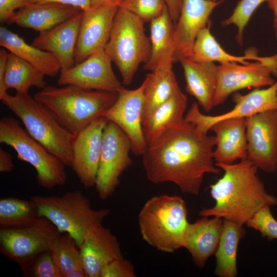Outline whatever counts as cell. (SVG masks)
Returning a JSON list of instances; mask_svg holds the SVG:
<instances>
[{
  "label": "cell",
  "instance_id": "6da1fadb",
  "mask_svg": "<svg viewBox=\"0 0 277 277\" xmlns=\"http://www.w3.org/2000/svg\"><path fill=\"white\" fill-rule=\"evenodd\" d=\"M215 142V136L184 120L148 146L142 156L147 179L154 184L171 182L184 193L199 194L205 175L220 171L213 163Z\"/></svg>",
  "mask_w": 277,
  "mask_h": 277
},
{
  "label": "cell",
  "instance_id": "7a4b0ae2",
  "mask_svg": "<svg viewBox=\"0 0 277 277\" xmlns=\"http://www.w3.org/2000/svg\"><path fill=\"white\" fill-rule=\"evenodd\" d=\"M215 165L224 174L210 187L214 205L202 209L200 216L218 217L243 225L265 207L277 205V198L266 191L258 174L259 169L247 159Z\"/></svg>",
  "mask_w": 277,
  "mask_h": 277
},
{
  "label": "cell",
  "instance_id": "3957f363",
  "mask_svg": "<svg viewBox=\"0 0 277 277\" xmlns=\"http://www.w3.org/2000/svg\"><path fill=\"white\" fill-rule=\"evenodd\" d=\"M68 131L77 135L116 101L117 92L73 85H47L34 95Z\"/></svg>",
  "mask_w": 277,
  "mask_h": 277
},
{
  "label": "cell",
  "instance_id": "277c9868",
  "mask_svg": "<svg viewBox=\"0 0 277 277\" xmlns=\"http://www.w3.org/2000/svg\"><path fill=\"white\" fill-rule=\"evenodd\" d=\"M186 204L179 195L162 194L147 200L138 215L143 239L159 251L172 253L184 248L189 222Z\"/></svg>",
  "mask_w": 277,
  "mask_h": 277
},
{
  "label": "cell",
  "instance_id": "5b68a950",
  "mask_svg": "<svg viewBox=\"0 0 277 277\" xmlns=\"http://www.w3.org/2000/svg\"><path fill=\"white\" fill-rule=\"evenodd\" d=\"M2 103L22 122L26 130L49 151L71 166L73 159V135L57 121L53 114L28 93H8Z\"/></svg>",
  "mask_w": 277,
  "mask_h": 277
},
{
  "label": "cell",
  "instance_id": "8992f818",
  "mask_svg": "<svg viewBox=\"0 0 277 277\" xmlns=\"http://www.w3.org/2000/svg\"><path fill=\"white\" fill-rule=\"evenodd\" d=\"M144 22L134 14L119 7L114 17L105 51L120 71L122 84L130 85L141 64H146L151 52Z\"/></svg>",
  "mask_w": 277,
  "mask_h": 277
},
{
  "label": "cell",
  "instance_id": "52a82bcc",
  "mask_svg": "<svg viewBox=\"0 0 277 277\" xmlns=\"http://www.w3.org/2000/svg\"><path fill=\"white\" fill-rule=\"evenodd\" d=\"M30 200L35 204L39 216L48 220L62 233L70 234L78 248L87 230L102 224L110 213L108 209H93L89 199L79 190L61 196L35 195Z\"/></svg>",
  "mask_w": 277,
  "mask_h": 277
},
{
  "label": "cell",
  "instance_id": "ba28073f",
  "mask_svg": "<svg viewBox=\"0 0 277 277\" xmlns=\"http://www.w3.org/2000/svg\"><path fill=\"white\" fill-rule=\"evenodd\" d=\"M0 142L12 147L18 159L35 169L41 187L51 189L66 184L64 163L32 137L16 119L6 116L1 118Z\"/></svg>",
  "mask_w": 277,
  "mask_h": 277
},
{
  "label": "cell",
  "instance_id": "9c48e42d",
  "mask_svg": "<svg viewBox=\"0 0 277 277\" xmlns=\"http://www.w3.org/2000/svg\"><path fill=\"white\" fill-rule=\"evenodd\" d=\"M62 233L48 220L39 216L26 227L1 228L0 250L23 271L39 254L51 251Z\"/></svg>",
  "mask_w": 277,
  "mask_h": 277
},
{
  "label": "cell",
  "instance_id": "30bf717a",
  "mask_svg": "<svg viewBox=\"0 0 277 277\" xmlns=\"http://www.w3.org/2000/svg\"><path fill=\"white\" fill-rule=\"evenodd\" d=\"M131 143L115 123L108 121L103 131L102 152L95 187L99 197L106 200L120 184L123 173L132 163Z\"/></svg>",
  "mask_w": 277,
  "mask_h": 277
},
{
  "label": "cell",
  "instance_id": "8fae6325",
  "mask_svg": "<svg viewBox=\"0 0 277 277\" xmlns=\"http://www.w3.org/2000/svg\"><path fill=\"white\" fill-rule=\"evenodd\" d=\"M216 88L214 107L223 104L233 92L246 88H260L274 83L272 74H277V54L260 56L254 62L239 64L230 62L217 67Z\"/></svg>",
  "mask_w": 277,
  "mask_h": 277
},
{
  "label": "cell",
  "instance_id": "7c38bea8",
  "mask_svg": "<svg viewBox=\"0 0 277 277\" xmlns=\"http://www.w3.org/2000/svg\"><path fill=\"white\" fill-rule=\"evenodd\" d=\"M247 157L259 169L277 171V109L246 118Z\"/></svg>",
  "mask_w": 277,
  "mask_h": 277
},
{
  "label": "cell",
  "instance_id": "4fadbf2b",
  "mask_svg": "<svg viewBox=\"0 0 277 277\" xmlns=\"http://www.w3.org/2000/svg\"><path fill=\"white\" fill-rule=\"evenodd\" d=\"M233 101L235 106L230 111L216 115L203 114L199 104L193 102L185 115L184 120L195 125L196 129L207 134L211 127L223 120L247 118L258 113L277 109V81L265 89L255 88L248 93H236Z\"/></svg>",
  "mask_w": 277,
  "mask_h": 277
},
{
  "label": "cell",
  "instance_id": "5bb4252c",
  "mask_svg": "<svg viewBox=\"0 0 277 277\" xmlns=\"http://www.w3.org/2000/svg\"><path fill=\"white\" fill-rule=\"evenodd\" d=\"M144 88L143 82L133 90L121 89L115 103L101 114L123 130L131 143V151L136 156H142L148 147L142 126Z\"/></svg>",
  "mask_w": 277,
  "mask_h": 277
},
{
  "label": "cell",
  "instance_id": "9a60e30c",
  "mask_svg": "<svg viewBox=\"0 0 277 277\" xmlns=\"http://www.w3.org/2000/svg\"><path fill=\"white\" fill-rule=\"evenodd\" d=\"M112 62L105 50L96 52L71 68L61 71L57 83L87 90L118 92L124 86L112 69Z\"/></svg>",
  "mask_w": 277,
  "mask_h": 277
},
{
  "label": "cell",
  "instance_id": "2e32d148",
  "mask_svg": "<svg viewBox=\"0 0 277 277\" xmlns=\"http://www.w3.org/2000/svg\"><path fill=\"white\" fill-rule=\"evenodd\" d=\"M223 0H182L180 16L173 33V63L189 58L200 31L210 23V16Z\"/></svg>",
  "mask_w": 277,
  "mask_h": 277
},
{
  "label": "cell",
  "instance_id": "e0dca14e",
  "mask_svg": "<svg viewBox=\"0 0 277 277\" xmlns=\"http://www.w3.org/2000/svg\"><path fill=\"white\" fill-rule=\"evenodd\" d=\"M119 7L105 4L83 11L75 50V64L105 50Z\"/></svg>",
  "mask_w": 277,
  "mask_h": 277
},
{
  "label": "cell",
  "instance_id": "ac0fdd59",
  "mask_svg": "<svg viewBox=\"0 0 277 277\" xmlns=\"http://www.w3.org/2000/svg\"><path fill=\"white\" fill-rule=\"evenodd\" d=\"M109 121L100 116L76 135L71 167L86 188L95 186L103 145L104 129Z\"/></svg>",
  "mask_w": 277,
  "mask_h": 277
},
{
  "label": "cell",
  "instance_id": "d6986e66",
  "mask_svg": "<svg viewBox=\"0 0 277 277\" xmlns=\"http://www.w3.org/2000/svg\"><path fill=\"white\" fill-rule=\"evenodd\" d=\"M79 250L86 277H101L106 265L123 258L117 238L102 224L87 230Z\"/></svg>",
  "mask_w": 277,
  "mask_h": 277
},
{
  "label": "cell",
  "instance_id": "ffe728a7",
  "mask_svg": "<svg viewBox=\"0 0 277 277\" xmlns=\"http://www.w3.org/2000/svg\"><path fill=\"white\" fill-rule=\"evenodd\" d=\"M83 11L55 27L42 32L31 44L52 53L59 62L61 71L75 65L74 54Z\"/></svg>",
  "mask_w": 277,
  "mask_h": 277
},
{
  "label": "cell",
  "instance_id": "44dd1931",
  "mask_svg": "<svg viewBox=\"0 0 277 277\" xmlns=\"http://www.w3.org/2000/svg\"><path fill=\"white\" fill-rule=\"evenodd\" d=\"M202 217L188 224L184 236V248L199 268L204 267L208 258L215 254L223 225V219Z\"/></svg>",
  "mask_w": 277,
  "mask_h": 277
},
{
  "label": "cell",
  "instance_id": "7402d4cb",
  "mask_svg": "<svg viewBox=\"0 0 277 277\" xmlns=\"http://www.w3.org/2000/svg\"><path fill=\"white\" fill-rule=\"evenodd\" d=\"M210 131L215 134L213 158L216 163L231 164L247 159L245 118L220 121L214 124Z\"/></svg>",
  "mask_w": 277,
  "mask_h": 277
},
{
  "label": "cell",
  "instance_id": "603a6c76",
  "mask_svg": "<svg viewBox=\"0 0 277 277\" xmlns=\"http://www.w3.org/2000/svg\"><path fill=\"white\" fill-rule=\"evenodd\" d=\"M81 9L58 3H30L17 10L7 24L42 32L49 30L75 15Z\"/></svg>",
  "mask_w": 277,
  "mask_h": 277
},
{
  "label": "cell",
  "instance_id": "cb8c5ba5",
  "mask_svg": "<svg viewBox=\"0 0 277 277\" xmlns=\"http://www.w3.org/2000/svg\"><path fill=\"white\" fill-rule=\"evenodd\" d=\"M173 53V50H170L143 81L145 88L142 124L156 108L180 88L172 68Z\"/></svg>",
  "mask_w": 277,
  "mask_h": 277
},
{
  "label": "cell",
  "instance_id": "d4e9b609",
  "mask_svg": "<svg viewBox=\"0 0 277 277\" xmlns=\"http://www.w3.org/2000/svg\"><path fill=\"white\" fill-rule=\"evenodd\" d=\"M180 62L186 81V91L196 99L205 112H209L214 107L217 66L213 62H197L188 58Z\"/></svg>",
  "mask_w": 277,
  "mask_h": 277
},
{
  "label": "cell",
  "instance_id": "484cf974",
  "mask_svg": "<svg viewBox=\"0 0 277 277\" xmlns=\"http://www.w3.org/2000/svg\"><path fill=\"white\" fill-rule=\"evenodd\" d=\"M187 106V97L179 88L145 119L142 126L147 146L154 142L166 130L183 123Z\"/></svg>",
  "mask_w": 277,
  "mask_h": 277
},
{
  "label": "cell",
  "instance_id": "4316f807",
  "mask_svg": "<svg viewBox=\"0 0 277 277\" xmlns=\"http://www.w3.org/2000/svg\"><path fill=\"white\" fill-rule=\"evenodd\" d=\"M0 45L31 64L45 76L55 77L61 71V65L52 53L29 44L17 34L0 27Z\"/></svg>",
  "mask_w": 277,
  "mask_h": 277
},
{
  "label": "cell",
  "instance_id": "83f0119b",
  "mask_svg": "<svg viewBox=\"0 0 277 277\" xmlns=\"http://www.w3.org/2000/svg\"><path fill=\"white\" fill-rule=\"evenodd\" d=\"M243 225L223 220V225L215 253L214 274L219 277H235L238 274L237 252L240 241L245 236Z\"/></svg>",
  "mask_w": 277,
  "mask_h": 277
},
{
  "label": "cell",
  "instance_id": "f1b7e54d",
  "mask_svg": "<svg viewBox=\"0 0 277 277\" xmlns=\"http://www.w3.org/2000/svg\"><path fill=\"white\" fill-rule=\"evenodd\" d=\"M210 24L198 33L192 54L188 58L197 62H235L241 64H247L250 63L249 61L259 60L260 56L255 48L249 49L244 56H235L227 53L211 33Z\"/></svg>",
  "mask_w": 277,
  "mask_h": 277
},
{
  "label": "cell",
  "instance_id": "f546056e",
  "mask_svg": "<svg viewBox=\"0 0 277 277\" xmlns=\"http://www.w3.org/2000/svg\"><path fill=\"white\" fill-rule=\"evenodd\" d=\"M45 75L29 63L15 54L8 53L4 83L6 89L16 93H26L30 87L42 89L47 86Z\"/></svg>",
  "mask_w": 277,
  "mask_h": 277
},
{
  "label": "cell",
  "instance_id": "4dcf8cb0",
  "mask_svg": "<svg viewBox=\"0 0 277 277\" xmlns=\"http://www.w3.org/2000/svg\"><path fill=\"white\" fill-rule=\"evenodd\" d=\"M168 9L150 22L151 52L144 69L153 71L171 50H173L174 27Z\"/></svg>",
  "mask_w": 277,
  "mask_h": 277
},
{
  "label": "cell",
  "instance_id": "1f68e13d",
  "mask_svg": "<svg viewBox=\"0 0 277 277\" xmlns=\"http://www.w3.org/2000/svg\"><path fill=\"white\" fill-rule=\"evenodd\" d=\"M35 204L30 199L7 197L0 200L1 228L26 227L39 217Z\"/></svg>",
  "mask_w": 277,
  "mask_h": 277
},
{
  "label": "cell",
  "instance_id": "d6a6232c",
  "mask_svg": "<svg viewBox=\"0 0 277 277\" xmlns=\"http://www.w3.org/2000/svg\"><path fill=\"white\" fill-rule=\"evenodd\" d=\"M75 240L66 233L58 238L51 251L63 277H67L73 271L83 268Z\"/></svg>",
  "mask_w": 277,
  "mask_h": 277
},
{
  "label": "cell",
  "instance_id": "836d02e7",
  "mask_svg": "<svg viewBox=\"0 0 277 277\" xmlns=\"http://www.w3.org/2000/svg\"><path fill=\"white\" fill-rule=\"evenodd\" d=\"M267 0H240L231 15L223 22L224 26L234 25L237 28L236 38L239 44H243L245 27L256 9Z\"/></svg>",
  "mask_w": 277,
  "mask_h": 277
},
{
  "label": "cell",
  "instance_id": "e575fe53",
  "mask_svg": "<svg viewBox=\"0 0 277 277\" xmlns=\"http://www.w3.org/2000/svg\"><path fill=\"white\" fill-rule=\"evenodd\" d=\"M120 7L134 14L144 23L150 22L168 8L166 0H122Z\"/></svg>",
  "mask_w": 277,
  "mask_h": 277
},
{
  "label": "cell",
  "instance_id": "d590c367",
  "mask_svg": "<svg viewBox=\"0 0 277 277\" xmlns=\"http://www.w3.org/2000/svg\"><path fill=\"white\" fill-rule=\"evenodd\" d=\"M23 272L33 277H63L51 251L39 254Z\"/></svg>",
  "mask_w": 277,
  "mask_h": 277
},
{
  "label": "cell",
  "instance_id": "8d00e7d4",
  "mask_svg": "<svg viewBox=\"0 0 277 277\" xmlns=\"http://www.w3.org/2000/svg\"><path fill=\"white\" fill-rule=\"evenodd\" d=\"M246 225L258 231L263 237L277 240V221L271 212L270 207L261 209Z\"/></svg>",
  "mask_w": 277,
  "mask_h": 277
},
{
  "label": "cell",
  "instance_id": "74e56055",
  "mask_svg": "<svg viewBox=\"0 0 277 277\" xmlns=\"http://www.w3.org/2000/svg\"><path fill=\"white\" fill-rule=\"evenodd\" d=\"M134 265L129 260L122 258L115 260L103 269L101 277H135Z\"/></svg>",
  "mask_w": 277,
  "mask_h": 277
},
{
  "label": "cell",
  "instance_id": "f35d334b",
  "mask_svg": "<svg viewBox=\"0 0 277 277\" xmlns=\"http://www.w3.org/2000/svg\"><path fill=\"white\" fill-rule=\"evenodd\" d=\"M30 4L29 0H0V22L7 23L17 10Z\"/></svg>",
  "mask_w": 277,
  "mask_h": 277
},
{
  "label": "cell",
  "instance_id": "ab89813d",
  "mask_svg": "<svg viewBox=\"0 0 277 277\" xmlns=\"http://www.w3.org/2000/svg\"><path fill=\"white\" fill-rule=\"evenodd\" d=\"M30 3H58L76 7L83 11L90 7L91 0H29Z\"/></svg>",
  "mask_w": 277,
  "mask_h": 277
},
{
  "label": "cell",
  "instance_id": "60d3db41",
  "mask_svg": "<svg viewBox=\"0 0 277 277\" xmlns=\"http://www.w3.org/2000/svg\"><path fill=\"white\" fill-rule=\"evenodd\" d=\"M14 168L12 157L10 153L0 148V171L8 173L11 172Z\"/></svg>",
  "mask_w": 277,
  "mask_h": 277
},
{
  "label": "cell",
  "instance_id": "b9f144b4",
  "mask_svg": "<svg viewBox=\"0 0 277 277\" xmlns=\"http://www.w3.org/2000/svg\"><path fill=\"white\" fill-rule=\"evenodd\" d=\"M8 54V53L6 50L3 49L0 50V97L7 93L4 77Z\"/></svg>",
  "mask_w": 277,
  "mask_h": 277
},
{
  "label": "cell",
  "instance_id": "7bdbcfd3",
  "mask_svg": "<svg viewBox=\"0 0 277 277\" xmlns=\"http://www.w3.org/2000/svg\"><path fill=\"white\" fill-rule=\"evenodd\" d=\"M170 15L173 22H177L181 11L182 0H166Z\"/></svg>",
  "mask_w": 277,
  "mask_h": 277
},
{
  "label": "cell",
  "instance_id": "ee69618b",
  "mask_svg": "<svg viewBox=\"0 0 277 277\" xmlns=\"http://www.w3.org/2000/svg\"><path fill=\"white\" fill-rule=\"evenodd\" d=\"M266 2L273 13V28L275 36L277 38V0H267Z\"/></svg>",
  "mask_w": 277,
  "mask_h": 277
},
{
  "label": "cell",
  "instance_id": "f6af8a7d",
  "mask_svg": "<svg viewBox=\"0 0 277 277\" xmlns=\"http://www.w3.org/2000/svg\"><path fill=\"white\" fill-rule=\"evenodd\" d=\"M122 0H91L90 7H96L105 4H114L120 6Z\"/></svg>",
  "mask_w": 277,
  "mask_h": 277
},
{
  "label": "cell",
  "instance_id": "bcb514c9",
  "mask_svg": "<svg viewBox=\"0 0 277 277\" xmlns=\"http://www.w3.org/2000/svg\"><path fill=\"white\" fill-rule=\"evenodd\" d=\"M212 1H219L220 0H212Z\"/></svg>",
  "mask_w": 277,
  "mask_h": 277
}]
</instances>
